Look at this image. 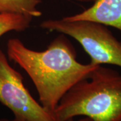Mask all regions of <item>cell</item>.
I'll return each mask as SVG.
<instances>
[{
  "mask_svg": "<svg viewBox=\"0 0 121 121\" xmlns=\"http://www.w3.org/2000/svg\"><path fill=\"white\" fill-rule=\"evenodd\" d=\"M6 52L29 75L40 104L52 114L65 94L98 66L79 63L74 47L61 33L43 51L30 49L17 38L9 39Z\"/></svg>",
  "mask_w": 121,
  "mask_h": 121,
  "instance_id": "obj_1",
  "label": "cell"
},
{
  "mask_svg": "<svg viewBox=\"0 0 121 121\" xmlns=\"http://www.w3.org/2000/svg\"><path fill=\"white\" fill-rule=\"evenodd\" d=\"M78 116L92 121H121V74L98 65L65 94L52 112L55 121Z\"/></svg>",
  "mask_w": 121,
  "mask_h": 121,
  "instance_id": "obj_2",
  "label": "cell"
},
{
  "mask_svg": "<svg viewBox=\"0 0 121 121\" xmlns=\"http://www.w3.org/2000/svg\"><path fill=\"white\" fill-rule=\"evenodd\" d=\"M40 26L77 40L90 57L91 64H110L121 67V41L106 26L87 20L68 21L62 18L44 20Z\"/></svg>",
  "mask_w": 121,
  "mask_h": 121,
  "instance_id": "obj_3",
  "label": "cell"
},
{
  "mask_svg": "<svg viewBox=\"0 0 121 121\" xmlns=\"http://www.w3.org/2000/svg\"><path fill=\"white\" fill-rule=\"evenodd\" d=\"M0 103L9 109L15 121H55L52 114L31 95L22 75L9 65L0 49Z\"/></svg>",
  "mask_w": 121,
  "mask_h": 121,
  "instance_id": "obj_4",
  "label": "cell"
},
{
  "mask_svg": "<svg viewBox=\"0 0 121 121\" xmlns=\"http://www.w3.org/2000/svg\"><path fill=\"white\" fill-rule=\"evenodd\" d=\"M63 18L68 21L98 22L121 32V0H95L94 4L86 10Z\"/></svg>",
  "mask_w": 121,
  "mask_h": 121,
  "instance_id": "obj_5",
  "label": "cell"
},
{
  "mask_svg": "<svg viewBox=\"0 0 121 121\" xmlns=\"http://www.w3.org/2000/svg\"><path fill=\"white\" fill-rule=\"evenodd\" d=\"M40 0H0V13H12L26 16L40 17L42 12L38 9Z\"/></svg>",
  "mask_w": 121,
  "mask_h": 121,
  "instance_id": "obj_6",
  "label": "cell"
},
{
  "mask_svg": "<svg viewBox=\"0 0 121 121\" xmlns=\"http://www.w3.org/2000/svg\"><path fill=\"white\" fill-rule=\"evenodd\" d=\"M32 17L21 14L0 13V37L8 32H22L29 28Z\"/></svg>",
  "mask_w": 121,
  "mask_h": 121,
  "instance_id": "obj_7",
  "label": "cell"
},
{
  "mask_svg": "<svg viewBox=\"0 0 121 121\" xmlns=\"http://www.w3.org/2000/svg\"><path fill=\"white\" fill-rule=\"evenodd\" d=\"M68 121H73V119H70V120H69ZM79 121H92V120L91 119H90V118H88V117H84V118H82V119H80Z\"/></svg>",
  "mask_w": 121,
  "mask_h": 121,
  "instance_id": "obj_8",
  "label": "cell"
},
{
  "mask_svg": "<svg viewBox=\"0 0 121 121\" xmlns=\"http://www.w3.org/2000/svg\"><path fill=\"white\" fill-rule=\"evenodd\" d=\"M0 121H15L14 119L10 120V119H7V118H0Z\"/></svg>",
  "mask_w": 121,
  "mask_h": 121,
  "instance_id": "obj_9",
  "label": "cell"
}]
</instances>
